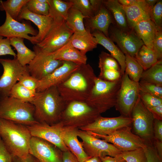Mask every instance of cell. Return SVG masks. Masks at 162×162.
Here are the masks:
<instances>
[{"label":"cell","mask_w":162,"mask_h":162,"mask_svg":"<svg viewBox=\"0 0 162 162\" xmlns=\"http://www.w3.org/2000/svg\"><path fill=\"white\" fill-rule=\"evenodd\" d=\"M100 116L86 102L72 101L67 102L59 122L63 127L79 129L92 123Z\"/></svg>","instance_id":"8992f818"},{"label":"cell","mask_w":162,"mask_h":162,"mask_svg":"<svg viewBox=\"0 0 162 162\" xmlns=\"http://www.w3.org/2000/svg\"><path fill=\"white\" fill-rule=\"evenodd\" d=\"M1 0H0V4H1Z\"/></svg>","instance_id":"6125c7cd"},{"label":"cell","mask_w":162,"mask_h":162,"mask_svg":"<svg viewBox=\"0 0 162 162\" xmlns=\"http://www.w3.org/2000/svg\"><path fill=\"white\" fill-rule=\"evenodd\" d=\"M3 69L0 78V98L9 97L10 91L22 75L29 74L27 65L22 66L16 57L14 59L0 58Z\"/></svg>","instance_id":"8fae6325"},{"label":"cell","mask_w":162,"mask_h":162,"mask_svg":"<svg viewBox=\"0 0 162 162\" xmlns=\"http://www.w3.org/2000/svg\"><path fill=\"white\" fill-rule=\"evenodd\" d=\"M147 158V162H162L152 142L146 143V146L144 148Z\"/></svg>","instance_id":"c3c4849f"},{"label":"cell","mask_w":162,"mask_h":162,"mask_svg":"<svg viewBox=\"0 0 162 162\" xmlns=\"http://www.w3.org/2000/svg\"><path fill=\"white\" fill-rule=\"evenodd\" d=\"M6 55L13 56L14 58L16 56L11 47L10 38H4L3 37L0 35V56Z\"/></svg>","instance_id":"7dc6e473"},{"label":"cell","mask_w":162,"mask_h":162,"mask_svg":"<svg viewBox=\"0 0 162 162\" xmlns=\"http://www.w3.org/2000/svg\"><path fill=\"white\" fill-rule=\"evenodd\" d=\"M67 26L65 20H54L44 39L37 44L46 52L50 53L67 43L74 33Z\"/></svg>","instance_id":"7c38bea8"},{"label":"cell","mask_w":162,"mask_h":162,"mask_svg":"<svg viewBox=\"0 0 162 162\" xmlns=\"http://www.w3.org/2000/svg\"><path fill=\"white\" fill-rule=\"evenodd\" d=\"M122 7L125 13L128 26L130 29L140 22L151 19L153 7L148 5L145 0H139L134 5L128 6L122 5Z\"/></svg>","instance_id":"44dd1931"},{"label":"cell","mask_w":162,"mask_h":162,"mask_svg":"<svg viewBox=\"0 0 162 162\" xmlns=\"http://www.w3.org/2000/svg\"><path fill=\"white\" fill-rule=\"evenodd\" d=\"M90 134L111 143L121 152L145 148L146 146V142L132 132L130 126L120 128L107 135Z\"/></svg>","instance_id":"52a82bcc"},{"label":"cell","mask_w":162,"mask_h":162,"mask_svg":"<svg viewBox=\"0 0 162 162\" xmlns=\"http://www.w3.org/2000/svg\"><path fill=\"white\" fill-rule=\"evenodd\" d=\"M126 162H147V160L144 148L121 152L120 154Z\"/></svg>","instance_id":"74e56055"},{"label":"cell","mask_w":162,"mask_h":162,"mask_svg":"<svg viewBox=\"0 0 162 162\" xmlns=\"http://www.w3.org/2000/svg\"><path fill=\"white\" fill-rule=\"evenodd\" d=\"M151 20L156 27L162 28V1L158 0L153 7L151 11Z\"/></svg>","instance_id":"7bdbcfd3"},{"label":"cell","mask_w":162,"mask_h":162,"mask_svg":"<svg viewBox=\"0 0 162 162\" xmlns=\"http://www.w3.org/2000/svg\"><path fill=\"white\" fill-rule=\"evenodd\" d=\"M26 7L33 13L40 15H49L50 7L48 2H41L38 0H29Z\"/></svg>","instance_id":"f35d334b"},{"label":"cell","mask_w":162,"mask_h":162,"mask_svg":"<svg viewBox=\"0 0 162 162\" xmlns=\"http://www.w3.org/2000/svg\"><path fill=\"white\" fill-rule=\"evenodd\" d=\"M29 0H1L0 10L7 12L13 19L18 21L22 8L26 6Z\"/></svg>","instance_id":"836d02e7"},{"label":"cell","mask_w":162,"mask_h":162,"mask_svg":"<svg viewBox=\"0 0 162 162\" xmlns=\"http://www.w3.org/2000/svg\"><path fill=\"white\" fill-rule=\"evenodd\" d=\"M157 28L153 22L149 19L138 22L132 29L144 45L152 49L153 42Z\"/></svg>","instance_id":"4316f807"},{"label":"cell","mask_w":162,"mask_h":162,"mask_svg":"<svg viewBox=\"0 0 162 162\" xmlns=\"http://www.w3.org/2000/svg\"><path fill=\"white\" fill-rule=\"evenodd\" d=\"M49 5V15L54 20H66L69 9L72 6L70 0H48Z\"/></svg>","instance_id":"f546056e"},{"label":"cell","mask_w":162,"mask_h":162,"mask_svg":"<svg viewBox=\"0 0 162 162\" xmlns=\"http://www.w3.org/2000/svg\"><path fill=\"white\" fill-rule=\"evenodd\" d=\"M36 93V92L28 89L18 82L12 88L9 96L23 101L31 103L34 100Z\"/></svg>","instance_id":"d590c367"},{"label":"cell","mask_w":162,"mask_h":162,"mask_svg":"<svg viewBox=\"0 0 162 162\" xmlns=\"http://www.w3.org/2000/svg\"><path fill=\"white\" fill-rule=\"evenodd\" d=\"M130 117L134 134L146 142H152L154 138L153 130L154 119L140 97L132 110Z\"/></svg>","instance_id":"ba28073f"},{"label":"cell","mask_w":162,"mask_h":162,"mask_svg":"<svg viewBox=\"0 0 162 162\" xmlns=\"http://www.w3.org/2000/svg\"><path fill=\"white\" fill-rule=\"evenodd\" d=\"M80 65L71 62L63 61L62 64L52 73L38 80L36 92L57 86L67 79Z\"/></svg>","instance_id":"d6986e66"},{"label":"cell","mask_w":162,"mask_h":162,"mask_svg":"<svg viewBox=\"0 0 162 162\" xmlns=\"http://www.w3.org/2000/svg\"><path fill=\"white\" fill-rule=\"evenodd\" d=\"M62 162H80L70 151L62 152Z\"/></svg>","instance_id":"f5cc1de1"},{"label":"cell","mask_w":162,"mask_h":162,"mask_svg":"<svg viewBox=\"0 0 162 162\" xmlns=\"http://www.w3.org/2000/svg\"><path fill=\"white\" fill-rule=\"evenodd\" d=\"M73 5L86 18L94 16L89 0H70Z\"/></svg>","instance_id":"ab89813d"},{"label":"cell","mask_w":162,"mask_h":162,"mask_svg":"<svg viewBox=\"0 0 162 162\" xmlns=\"http://www.w3.org/2000/svg\"><path fill=\"white\" fill-rule=\"evenodd\" d=\"M139 97L143 104L147 108L162 104V98H158L150 94L140 91Z\"/></svg>","instance_id":"b9f144b4"},{"label":"cell","mask_w":162,"mask_h":162,"mask_svg":"<svg viewBox=\"0 0 162 162\" xmlns=\"http://www.w3.org/2000/svg\"><path fill=\"white\" fill-rule=\"evenodd\" d=\"M26 126L32 136L38 137L50 142L62 152L69 150L63 142L62 137L63 126L60 122L52 125L38 122Z\"/></svg>","instance_id":"e0dca14e"},{"label":"cell","mask_w":162,"mask_h":162,"mask_svg":"<svg viewBox=\"0 0 162 162\" xmlns=\"http://www.w3.org/2000/svg\"><path fill=\"white\" fill-rule=\"evenodd\" d=\"M32 137L26 126L0 118V137L14 157L23 158L29 153Z\"/></svg>","instance_id":"3957f363"},{"label":"cell","mask_w":162,"mask_h":162,"mask_svg":"<svg viewBox=\"0 0 162 162\" xmlns=\"http://www.w3.org/2000/svg\"><path fill=\"white\" fill-rule=\"evenodd\" d=\"M132 121L131 117L122 116L112 118L100 116L92 123L79 129L89 134L107 135L120 128L130 126Z\"/></svg>","instance_id":"2e32d148"},{"label":"cell","mask_w":162,"mask_h":162,"mask_svg":"<svg viewBox=\"0 0 162 162\" xmlns=\"http://www.w3.org/2000/svg\"><path fill=\"white\" fill-rule=\"evenodd\" d=\"M18 81L28 89L33 92H36L38 80L30 74H25L21 76L19 78Z\"/></svg>","instance_id":"f6af8a7d"},{"label":"cell","mask_w":162,"mask_h":162,"mask_svg":"<svg viewBox=\"0 0 162 162\" xmlns=\"http://www.w3.org/2000/svg\"><path fill=\"white\" fill-rule=\"evenodd\" d=\"M154 146L160 158L162 159V141L154 139Z\"/></svg>","instance_id":"6f0895ef"},{"label":"cell","mask_w":162,"mask_h":162,"mask_svg":"<svg viewBox=\"0 0 162 162\" xmlns=\"http://www.w3.org/2000/svg\"><path fill=\"white\" fill-rule=\"evenodd\" d=\"M78 129L63 127L62 137L65 146L80 162H84L90 158L86 154L81 142L78 139Z\"/></svg>","instance_id":"7402d4cb"},{"label":"cell","mask_w":162,"mask_h":162,"mask_svg":"<svg viewBox=\"0 0 162 162\" xmlns=\"http://www.w3.org/2000/svg\"><path fill=\"white\" fill-rule=\"evenodd\" d=\"M139 0H118L119 3L124 6H128L134 5L136 4Z\"/></svg>","instance_id":"680465c9"},{"label":"cell","mask_w":162,"mask_h":162,"mask_svg":"<svg viewBox=\"0 0 162 162\" xmlns=\"http://www.w3.org/2000/svg\"><path fill=\"white\" fill-rule=\"evenodd\" d=\"M139 82L131 80L125 73L122 76L120 87L115 106L121 116L130 117L135 104L139 97Z\"/></svg>","instance_id":"9c48e42d"},{"label":"cell","mask_w":162,"mask_h":162,"mask_svg":"<svg viewBox=\"0 0 162 162\" xmlns=\"http://www.w3.org/2000/svg\"><path fill=\"white\" fill-rule=\"evenodd\" d=\"M102 3L110 13L114 26L122 29L130 28L128 24L124 11L118 0H102Z\"/></svg>","instance_id":"83f0119b"},{"label":"cell","mask_w":162,"mask_h":162,"mask_svg":"<svg viewBox=\"0 0 162 162\" xmlns=\"http://www.w3.org/2000/svg\"><path fill=\"white\" fill-rule=\"evenodd\" d=\"M31 103L34 107L37 121L52 125L60 122L67 102L61 96L57 86H53L36 92Z\"/></svg>","instance_id":"7a4b0ae2"},{"label":"cell","mask_w":162,"mask_h":162,"mask_svg":"<svg viewBox=\"0 0 162 162\" xmlns=\"http://www.w3.org/2000/svg\"><path fill=\"white\" fill-rule=\"evenodd\" d=\"M121 81L122 78L115 81L109 82L97 77L86 102L100 114L106 112L115 106Z\"/></svg>","instance_id":"277c9868"},{"label":"cell","mask_w":162,"mask_h":162,"mask_svg":"<svg viewBox=\"0 0 162 162\" xmlns=\"http://www.w3.org/2000/svg\"><path fill=\"white\" fill-rule=\"evenodd\" d=\"M94 15L99 11L102 4V0H89Z\"/></svg>","instance_id":"9f6ffc18"},{"label":"cell","mask_w":162,"mask_h":162,"mask_svg":"<svg viewBox=\"0 0 162 162\" xmlns=\"http://www.w3.org/2000/svg\"><path fill=\"white\" fill-rule=\"evenodd\" d=\"M23 38H13L10 39V44L17 51L16 58L23 66L28 65L35 56V53L25 45Z\"/></svg>","instance_id":"f1b7e54d"},{"label":"cell","mask_w":162,"mask_h":162,"mask_svg":"<svg viewBox=\"0 0 162 162\" xmlns=\"http://www.w3.org/2000/svg\"><path fill=\"white\" fill-rule=\"evenodd\" d=\"M146 2L150 6L153 7L158 0H145Z\"/></svg>","instance_id":"94428289"},{"label":"cell","mask_w":162,"mask_h":162,"mask_svg":"<svg viewBox=\"0 0 162 162\" xmlns=\"http://www.w3.org/2000/svg\"><path fill=\"white\" fill-rule=\"evenodd\" d=\"M134 58L144 70L149 68L158 61L153 50L144 45L138 50Z\"/></svg>","instance_id":"1f68e13d"},{"label":"cell","mask_w":162,"mask_h":162,"mask_svg":"<svg viewBox=\"0 0 162 162\" xmlns=\"http://www.w3.org/2000/svg\"><path fill=\"white\" fill-rule=\"evenodd\" d=\"M152 50L155 52L158 60H162V30L157 28L152 44Z\"/></svg>","instance_id":"ee69618b"},{"label":"cell","mask_w":162,"mask_h":162,"mask_svg":"<svg viewBox=\"0 0 162 162\" xmlns=\"http://www.w3.org/2000/svg\"><path fill=\"white\" fill-rule=\"evenodd\" d=\"M77 134L78 137L82 140L81 142L85 151L90 157L100 158L106 156L115 157L121 153L113 144L85 131L78 129Z\"/></svg>","instance_id":"4fadbf2b"},{"label":"cell","mask_w":162,"mask_h":162,"mask_svg":"<svg viewBox=\"0 0 162 162\" xmlns=\"http://www.w3.org/2000/svg\"><path fill=\"white\" fill-rule=\"evenodd\" d=\"M109 38L116 42L124 54L134 57L138 50L144 45L133 29H122L114 26H110Z\"/></svg>","instance_id":"5bb4252c"},{"label":"cell","mask_w":162,"mask_h":162,"mask_svg":"<svg viewBox=\"0 0 162 162\" xmlns=\"http://www.w3.org/2000/svg\"><path fill=\"white\" fill-rule=\"evenodd\" d=\"M125 56V69L124 73L131 80L137 82L140 81L143 70L134 58L127 54Z\"/></svg>","instance_id":"e575fe53"},{"label":"cell","mask_w":162,"mask_h":162,"mask_svg":"<svg viewBox=\"0 0 162 162\" xmlns=\"http://www.w3.org/2000/svg\"><path fill=\"white\" fill-rule=\"evenodd\" d=\"M99 58L98 67L100 71L113 70L120 71L118 63L110 54L102 51L99 54Z\"/></svg>","instance_id":"8d00e7d4"},{"label":"cell","mask_w":162,"mask_h":162,"mask_svg":"<svg viewBox=\"0 0 162 162\" xmlns=\"http://www.w3.org/2000/svg\"><path fill=\"white\" fill-rule=\"evenodd\" d=\"M120 154L115 157L106 156L100 158L101 162H126Z\"/></svg>","instance_id":"11a10c76"},{"label":"cell","mask_w":162,"mask_h":162,"mask_svg":"<svg viewBox=\"0 0 162 162\" xmlns=\"http://www.w3.org/2000/svg\"><path fill=\"white\" fill-rule=\"evenodd\" d=\"M29 152L40 162H62V152L54 144L38 137L32 136Z\"/></svg>","instance_id":"ac0fdd59"},{"label":"cell","mask_w":162,"mask_h":162,"mask_svg":"<svg viewBox=\"0 0 162 162\" xmlns=\"http://www.w3.org/2000/svg\"><path fill=\"white\" fill-rule=\"evenodd\" d=\"M122 75L120 71L113 70H100L98 78L103 80L112 82L120 79Z\"/></svg>","instance_id":"bcb514c9"},{"label":"cell","mask_w":162,"mask_h":162,"mask_svg":"<svg viewBox=\"0 0 162 162\" xmlns=\"http://www.w3.org/2000/svg\"><path fill=\"white\" fill-rule=\"evenodd\" d=\"M6 18L4 23L0 26V35L6 38H20L29 41L34 45L38 43L35 36L38 31L28 22H21L12 18L5 12Z\"/></svg>","instance_id":"9a60e30c"},{"label":"cell","mask_w":162,"mask_h":162,"mask_svg":"<svg viewBox=\"0 0 162 162\" xmlns=\"http://www.w3.org/2000/svg\"><path fill=\"white\" fill-rule=\"evenodd\" d=\"M22 20H29L33 22L38 28V34L35 36L38 43L41 41L50 31L53 22V19L49 16H43L35 14L29 11L26 5L22 9L18 21Z\"/></svg>","instance_id":"ffe728a7"},{"label":"cell","mask_w":162,"mask_h":162,"mask_svg":"<svg viewBox=\"0 0 162 162\" xmlns=\"http://www.w3.org/2000/svg\"><path fill=\"white\" fill-rule=\"evenodd\" d=\"M147 109L152 114L154 119L162 120V104Z\"/></svg>","instance_id":"816d5d0a"},{"label":"cell","mask_w":162,"mask_h":162,"mask_svg":"<svg viewBox=\"0 0 162 162\" xmlns=\"http://www.w3.org/2000/svg\"><path fill=\"white\" fill-rule=\"evenodd\" d=\"M86 19V29L93 31L97 30L109 38V29L111 24H114L112 16L103 4L98 13L91 18Z\"/></svg>","instance_id":"603a6c76"},{"label":"cell","mask_w":162,"mask_h":162,"mask_svg":"<svg viewBox=\"0 0 162 162\" xmlns=\"http://www.w3.org/2000/svg\"><path fill=\"white\" fill-rule=\"evenodd\" d=\"M14 157L6 149L0 137V162H13Z\"/></svg>","instance_id":"681fc988"},{"label":"cell","mask_w":162,"mask_h":162,"mask_svg":"<svg viewBox=\"0 0 162 162\" xmlns=\"http://www.w3.org/2000/svg\"><path fill=\"white\" fill-rule=\"evenodd\" d=\"M140 80L162 86V61L158 62L148 69L143 70Z\"/></svg>","instance_id":"d6a6232c"},{"label":"cell","mask_w":162,"mask_h":162,"mask_svg":"<svg viewBox=\"0 0 162 162\" xmlns=\"http://www.w3.org/2000/svg\"><path fill=\"white\" fill-rule=\"evenodd\" d=\"M50 53L56 60L71 62L78 65L86 64L87 58L86 55L73 47L70 40L65 44Z\"/></svg>","instance_id":"cb8c5ba5"},{"label":"cell","mask_w":162,"mask_h":162,"mask_svg":"<svg viewBox=\"0 0 162 162\" xmlns=\"http://www.w3.org/2000/svg\"><path fill=\"white\" fill-rule=\"evenodd\" d=\"M84 162H101L100 158L97 157H91Z\"/></svg>","instance_id":"91938a15"},{"label":"cell","mask_w":162,"mask_h":162,"mask_svg":"<svg viewBox=\"0 0 162 162\" xmlns=\"http://www.w3.org/2000/svg\"><path fill=\"white\" fill-rule=\"evenodd\" d=\"M98 44H100L107 50L110 55L117 61L120 67L122 75L124 73L125 69V56L124 54L109 38L102 32L94 30L92 33Z\"/></svg>","instance_id":"d4e9b609"},{"label":"cell","mask_w":162,"mask_h":162,"mask_svg":"<svg viewBox=\"0 0 162 162\" xmlns=\"http://www.w3.org/2000/svg\"><path fill=\"white\" fill-rule=\"evenodd\" d=\"M139 83L140 91L162 98V86L141 80Z\"/></svg>","instance_id":"60d3db41"},{"label":"cell","mask_w":162,"mask_h":162,"mask_svg":"<svg viewBox=\"0 0 162 162\" xmlns=\"http://www.w3.org/2000/svg\"><path fill=\"white\" fill-rule=\"evenodd\" d=\"M86 18L78 10L72 6L69 9L66 20L68 27L74 32L85 33L86 32L83 19Z\"/></svg>","instance_id":"4dcf8cb0"},{"label":"cell","mask_w":162,"mask_h":162,"mask_svg":"<svg viewBox=\"0 0 162 162\" xmlns=\"http://www.w3.org/2000/svg\"><path fill=\"white\" fill-rule=\"evenodd\" d=\"M13 162H40L33 155L29 153L26 157L20 158L14 157Z\"/></svg>","instance_id":"db71d44e"},{"label":"cell","mask_w":162,"mask_h":162,"mask_svg":"<svg viewBox=\"0 0 162 162\" xmlns=\"http://www.w3.org/2000/svg\"><path fill=\"white\" fill-rule=\"evenodd\" d=\"M86 29L85 33L74 32L70 39L72 45L84 55L96 48L98 44L90 30Z\"/></svg>","instance_id":"484cf974"},{"label":"cell","mask_w":162,"mask_h":162,"mask_svg":"<svg viewBox=\"0 0 162 162\" xmlns=\"http://www.w3.org/2000/svg\"><path fill=\"white\" fill-rule=\"evenodd\" d=\"M153 130L154 138L162 141V120L154 119Z\"/></svg>","instance_id":"f907efd6"},{"label":"cell","mask_w":162,"mask_h":162,"mask_svg":"<svg viewBox=\"0 0 162 162\" xmlns=\"http://www.w3.org/2000/svg\"><path fill=\"white\" fill-rule=\"evenodd\" d=\"M97 77L89 64H81L56 86L61 96L66 102H86L94 86Z\"/></svg>","instance_id":"6da1fadb"},{"label":"cell","mask_w":162,"mask_h":162,"mask_svg":"<svg viewBox=\"0 0 162 162\" xmlns=\"http://www.w3.org/2000/svg\"><path fill=\"white\" fill-rule=\"evenodd\" d=\"M35 56L27 65L29 74L39 80L61 66L63 61L54 59L51 53L47 52L37 44L33 47Z\"/></svg>","instance_id":"30bf717a"},{"label":"cell","mask_w":162,"mask_h":162,"mask_svg":"<svg viewBox=\"0 0 162 162\" xmlns=\"http://www.w3.org/2000/svg\"><path fill=\"white\" fill-rule=\"evenodd\" d=\"M34 111L31 103L10 96L0 98V118L30 126L38 123L35 118Z\"/></svg>","instance_id":"5b68a950"}]
</instances>
